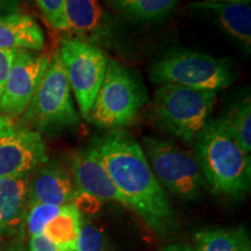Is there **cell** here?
<instances>
[{
    "instance_id": "obj_1",
    "label": "cell",
    "mask_w": 251,
    "mask_h": 251,
    "mask_svg": "<svg viewBox=\"0 0 251 251\" xmlns=\"http://www.w3.org/2000/svg\"><path fill=\"white\" fill-rule=\"evenodd\" d=\"M92 147L126 206L157 234L166 236L175 229L176 215L166 191L150 168L142 146L125 129L109 130Z\"/></svg>"
},
{
    "instance_id": "obj_2",
    "label": "cell",
    "mask_w": 251,
    "mask_h": 251,
    "mask_svg": "<svg viewBox=\"0 0 251 251\" xmlns=\"http://www.w3.org/2000/svg\"><path fill=\"white\" fill-rule=\"evenodd\" d=\"M194 157L215 193L241 199L250 191L251 158L219 119L209 120L194 140Z\"/></svg>"
},
{
    "instance_id": "obj_3",
    "label": "cell",
    "mask_w": 251,
    "mask_h": 251,
    "mask_svg": "<svg viewBox=\"0 0 251 251\" xmlns=\"http://www.w3.org/2000/svg\"><path fill=\"white\" fill-rule=\"evenodd\" d=\"M218 92L163 84L153 94L151 118L158 129L192 143L211 120Z\"/></svg>"
},
{
    "instance_id": "obj_4",
    "label": "cell",
    "mask_w": 251,
    "mask_h": 251,
    "mask_svg": "<svg viewBox=\"0 0 251 251\" xmlns=\"http://www.w3.org/2000/svg\"><path fill=\"white\" fill-rule=\"evenodd\" d=\"M147 101L140 77L115 59H108L105 78L87 120L105 129H124L139 118Z\"/></svg>"
},
{
    "instance_id": "obj_5",
    "label": "cell",
    "mask_w": 251,
    "mask_h": 251,
    "mask_svg": "<svg viewBox=\"0 0 251 251\" xmlns=\"http://www.w3.org/2000/svg\"><path fill=\"white\" fill-rule=\"evenodd\" d=\"M149 76L157 85L177 84L219 92L234 83L236 72L226 58L190 49H174L152 63Z\"/></svg>"
},
{
    "instance_id": "obj_6",
    "label": "cell",
    "mask_w": 251,
    "mask_h": 251,
    "mask_svg": "<svg viewBox=\"0 0 251 251\" xmlns=\"http://www.w3.org/2000/svg\"><path fill=\"white\" fill-rule=\"evenodd\" d=\"M80 115L75 107L64 67L56 51L29 105L17 121L35 131H56L76 126Z\"/></svg>"
},
{
    "instance_id": "obj_7",
    "label": "cell",
    "mask_w": 251,
    "mask_h": 251,
    "mask_svg": "<svg viewBox=\"0 0 251 251\" xmlns=\"http://www.w3.org/2000/svg\"><path fill=\"white\" fill-rule=\"evenodd\" d=\"M142 142L150 168L165 191L183 201L202 197L207 184L194 155L159 137L146 136Z\"/></svg>"
},
{
    "instance_id": "obj_8",
    "label": "cell",
    "mask_w": 251,
    "mask_h": 251,
    "mask_svg": "<svg viewBox=\"0 0 251 251\" xmlns=\"http://www.w3.org/2000/svg\"><path fill=\"white\" fill-rule=\"evenodd\" d=\"M81 118H87L101 87L108 58L97 45L77 37H65L57 50Z\"/></svg>"
},
{
    "instance_id": "obj_9",
    "label": "cell",
    "mask_w": 251,
    "mask_h": 251,
    "mask_svg": "<svg viewBox=\"0 0 251 251\" xmlns=\"http://www.w3.org/2000/svg\"><path fill=\"white\" fill-rule=\"evenodd\" d=\"M46 162L47 147L39 131L0 114V178L31 174Z\"/></svg>"
},
{
    "instance_id": "obj_10",
    "label": "cell",
    "mask_w": 251,
    "mask_h": 251,
    "mask_svg": "<svg viewBox=\"0 0 251 251\" xmlns=\"http://www.w3.org/2000/svg\"><path fill=\"white\" fill-rule=\"evenodd\" d=\"M49 61L48 55L26 50L15 52L0 97V114L13 120L23 115L42 80Z\"/></svg>"
},
{
    "instance_id": "obj_11",
    "label": "cell",
    "mask_w": 251,
    "mask_h": 251,
    "mask_svg": "<svg viewBox=\"0 0 251 251\" xmlns=\"http://www.w3.org/2000/svg\"><path fill=\"white\" fill-rule=\"evenodd\" d=\"M77 187L70 169L59 162H46L30 174L28 206L35 203L64 206L72 203Z\"/></svg>"
},
{
    "instance_id": "obj_12",
    "label": "cell",
    "mask_w": 251,
    "mask_h": 251,
    "mask_svg": "<svg viewBox=\"0 0 251 251\" xmlns=\"http://www.w3.org/2000/svg\"><path fill=\"white\" fill-rule=\"evenodd\" d=\"M70 171L77 191L97 197L101 201H115L126 206L124 198L113 184L98 153L92 146L77 150L71 157Z\"/></svg>"
},
{
    "instance_id": "obj_13",
    "label": "cell",
    "mask_w": 251,
    "mask_h": 251,
    "mask_svg": "<svg viewBox=\"0 0 251 251\" xmlns=\"http://www.w3.org/2000/svg\"><path fill=\"white\" fill-rule=\"evenodd\" d=\"M64 31L93 45L111 31L109 18L98 0H64Z\"/></svg>"
},
{
    "instance_id": "obj_14",
    "label": "cell",
    "mask_w": 251,
    "mask_h": 251,
    "mask_svg": "<svg viewBox=\"0 0 251 251\" xmlns=\"http://www.w3.org/2000/svg\"><path fill=\"white\" fill-rule=\"evenodd\" d=\"M191 8L211 18L226 35L237 42L246 51L251 48V7L247 2L194 1Z\"/></svg>"
},
{
    "instance_id": "obj_15",
    "label": "cell",
    "mask_w": 251,
    "mask_h": 251,
    "mask_svg": "<svg viewBox=\"0 0 251 251\" xmlns=\"http://www.w3.org/2000/svg\"><path fill=\"white\" fill-rule=\"evenodd\" d=\"M30 174L0 178V237L13 233L26 219Z\"/></svg>"
},
{
    "instance_id": "obj_16",
    "label": "cell",
    "mask_w": 251,
    "mask_h": 251,
    "mask_svg": "<svg viewBox=\"0 0 251 251\" xmlns=\"http://www.w3.org/2000/svg\"><path fill=\"white\" fill-rule=\"evenodd\" d=\"M45 42L42 28L29 15L15 13L0 17V50L41 51Z\"/></svg>"
},
{
    "instance_id": "obj_17",
    "label": "cell",
    "mask_w": 251,
    "mask_h": 251,
    "mask_svg": "<svg viewBox=\"0 0 251 251\" xmlns=\"http://www.w3.org/2000/svg\"><path fill=\"white\" fill-rule=\"evenodd\" d=\"M194 251H251L246 228H205L194 235Z\"/></svg>"
},
{
    "instance_id": "obj_18",
    "label": "cell",
    "mask_w": 251,
    "mask_h": 251,
    "mask_svg": "<svg viewBox=\"0 0 251 251\" xmlns=\"http://www.w3.org/2000/svg\"><path fill=\"white\" fill-rule=\"evenodd\" d=\"M80 222L79 211L72 203H69L62 206L58 214L46 225L42 235L62 249L76 251Z\"/></svg>"
},
{
    "instance_id": "obj_19",
    "label": "cell",
    "mask_w": 251,
    "mask_h": 251,
    "mask_svg": "<svg viewBox=\"0 0 251 251\" xmlns=\"http://www.w3.org/2000/svg\"><path fill=\"white\" fill-rule=\"evenodd\" d=\"M219 121L248 153L251 151V101L250 96L236 100L226 109Z\"/></svg>"
},
{
    "instance_id": "obj_20",
    "label": "cell",
    "mask_w": 251,
    "mask_h": 251,
    "mask_svg": "<svg viewBox=\"0 0 251 251\" xmlns=\"http://www.w3.org/2000/svg\"><path fill=\"white\" fill-rule=\"evenodd\" d=\"M178 2L179 0H113L119 11L142 23L163 20L174 11Z\"/></svg>"
},
{
    "instance_id": "obj_21",
    "label": "cell",
    "mask_w": 251,
    "mask_h": 251,
    "mask_svg": "<svg viewBox=\"0 0 251 251\" xmlns=\"http://www.w3.org/2000/svg\"><path fill=\"white\" fill-rule=\"evenodd\" d=\"M62 206L48 205V203H35V205L28 206L25 220H26L27 229L30 237L42 235L46 225L58 214Z\"/></svg>"
},
{
    "instance_id": "obj_22",
    "label": "cell",
    "mask_w": 251,
    "mask_h": 251,
    "mask_svg": "<svg viewBox=\"0 0 251 251\" xmlns=\"http://www.w3.org/2000/svg\"><path fill=\"white\" fill-rule=\"evenodd\" d=\"M76 251H114L98 227L81 219Z\"/></svg>"
},
{
    "instance_id": "obj_23",
    "label": "cell",
    "mask_w": 251,
    "mask_h": 251,
    "mask_svg": "<svg viewBox=\"0 0 251 251\" xmlns=\"http://www.w3.org/2000/svg\"><path fill=\"white\" fill-rule=\"evenodd\" d=\"M43 17L56 30H65L64 0H35Z\"/></svg>"
},
{
    "instance_id": "obj_24",
    "label": "cell",
    "mask_w": 251,
    "mask_h": 251,
    "mask_svg": "<svg viewBox=\"0 0 251 251\" xmlns=\"http://www.w3.org/2000/svg\"><path fill=\"white\" fill-rule=\"evenodd\" d=\"M72 205L79 211V213H86V214H96L100 211L102 206V201L98 198L89 194L86 192L77 191L76 196L72 200Z\"/></svg>"
},
{
    "instance_id": "obj_25",
    "label": "cell",
    "mask_w": 251,
    "mask_h": 251,
    "mask_svg": "<svg viewBox=\"0 0 251 251\" xmlns=\"http://www.w3.org/2000/svg\"><path fill=\"white\" fill-rule=\"evenodd\" d=\"M15 52L17 51L13 50H0V97L4 90L5 81L7 79L8 71L15 57Z\"/></svg>"
},
{
    "instance_id": "obj_26",
    "label": "cell",
    "mask_w": 251,
    "mask_h": 251,
    "mask_svg": "<svg viewBox=\"0 0 251 251\" xmlns=\"http://www.w3.org/2000/svg\"><path fill=\"white\" fill-rule=\"evenodd\" d=\"M28 251H67L51 241L48 240L45 235H37V236H31L29 241V250Z\"/></svg>"
},
{
    "instance_id": "obj_27",
    "label": "cell",
    "mask_w": 251,
    "mask_h": 251,
    "mask_svg": "<svg viewBox=\"0 0 251 251\" xmlns=\"http://www.w3.org/2000/svg\"><path fill=\"white\" fill-rule=\"evenodd\" d=\"M21 0H0V17L20 13Z\"/></svg>"
},
{
    "instance_id": "obj_28",
    "label": "cell",
    "mask_w": 251,
    "mask_h": 251,
    "mask_svg": "<svg viewBox=\"0 0 251 251\" xmlns=\"http://www.w3.org/2000/svg\"><path fill=\"white\" fill-rule=\"evenodd\" d=\"M161 251H194L193 247L185 243H174L170 246L163 248Z\"/></svg>"
},
{
    "instance_id": "obj_29",
    "label": "cell",
    "mask_w": 251,
    "mask_h": 251,
    "mask_svg": "<svg viewBox=\"0 0 251 251\" xmlns=\"http://www.w3.org/2000/svg\"><path fill=\"white\" fill-rule=\"evenodd\" d=\"M197 1H208V2H225V4H231V2H249L250 0H197Z\"/></svg>"
},
{
    "instance_id": "obj_30",
    "label": "cell",
    "mask_w": 251,
    "mask_h": 251,
    "mask_svg": "<svg viewBox=\"0 0 251 251\" xmlns=\"http://www.w3.org/2000/svg\"><path fill=\"white\" fill-rule=\"evenodd\" d=\"M7 251H28V250L25 249L23 246H14V247L9 248Z\"/></svg>"
}]
</instances>
